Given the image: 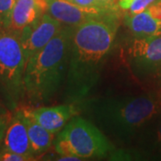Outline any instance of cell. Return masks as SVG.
<instances>
[{
  "label": "cell",
  "instance_id": "obj_6",
  "mask_svg": "<svg viewBox=\"0 0 161 161\" xmlns=\"http://www.w3.org/2000/svg\"><path fill=\"white\" fill-rule=\"evenodd\" d=\"M128 63L132 73L146 76L161 69V35L134 39L127 48Z\"/></svg>",
  "mask_w": 161,
  "mask_h": 161
},
{
  "label": "cell",
  "instance_id": "obj_9",
  "mask_svg": "<svg viewBox=\"0 0 161 161\" xmlns=\"http://www.w3.org/2000/svg\"><path fill=\"white\" fill-rule=\"evenodd\" d=\"M27 109L37 123L53 134L60 132L74 116L79 114V107L75 103Z\"/></svg>",
  "mask_w": 161,
  "mask_h": 161
},
{
  "label": "cell",
  "instance_id": "obj_23",
  "mask_svg": "<svg viewBox=\"0 0 161 161\" xmlns=\"http://www.w3.org/2000/svg\"><path fill=\"white\" fill-rule=\"evenodd\" d=\"M58 160L63 161H73V160H82V158H80L79 157H76L74 155H60L59 158H57Z\"/></svg>",
  "mask_w": 161,
  "mask_h": 161
},
{
  "label": "cell",
  "instance_id": "obj_22",
  "mask_svg": "<svg viewBox=\"0 0 161 161\" xmlns=\"http://www.w3.org/2000/svg\"><path fill=\"white\" fill-rule=\"evenodd\" d=\"M132 2V0H117V4H118L119 8L124 11H127L129 9Z\"/></svg>",
  "mask_w": 161,
  "mask_h": 161
},
{
  "label": "cell",
  "instance_id": "obj_5",
  "mask_svg": "<svg viewBox=\"0 0 161 161\" xmlns=\"http://www.w3.org/2000/svg\"><path fill=\"white\" fill-rule=\"evenodd\" d=\"M26 62L20 32L0 30V86L16 108L25 98L23 77Z\"/></svg>",
  "mask_w": 161,
  "mask_h": 161
},
{
  "label": "cell",
  "instance_id": "obj_7",
  "mask_svg": "<svg viewBox=\"0 0 161 161\" xmlns=\"http://www.w3.org/2000/svg\"><path fill=\"white\" fill-rule=\"evenodd\" d=\"M62 23L44 13L41 17L20 31L26 61L42 49L62 29Z\"/></svg>",
  "mask_w": 161,
  "mask_h": 161
},
{
  "label": "cell",
  "instance_id": "obj_14",
  "mask_svg": "<svg viewBox=\"0 0 161 161\" xmlns=\"http://www.w3.org/2000/svg\"><path fill=\"white\" fill-rule=\"evenodd\" d=\"M75 6L86 9L88 11L95 12L102 14H117V12L112 11L108 7L100 4L98 0H66Z\"/></svg>",
  "mask_w": 161,
  "mask_h": 161
},
{
  "label": "cell",
  "instance_id": "obj_20",
  "mask_svg": "<svg viewBox=\"0 0 161 161\" xmlns=\"http://www.w3.org/2000/svg\"><path fill=\"white\" fill-rule=\"evenodd\" d=\"M146 10L149 12L153 17L161 21V0L155 1Z\"/></svg>",
  "mask_w": 161,
  "mask_h": 161
},
{
  "label": "cell",
  "instance_id": "obj_21",
  "mask_svg": "<svg viewBox=\"0 0 161 161\" xmlns=\"http://www.w3.org/2000/svg\"><path fill=\"white\" fill-rule=\"evenodd\" d=\"M100 4H102L103 6L108 7V9L112 11L118 12V4H117V0H98Z\"/></svg>",
  "mask_w": 161,
  "mask_h": 161
},
{
  "label": "cell",
  "instance_id": "obj_2",
  "mask_svg": "<svg viewBox=\"0 0 161 161\" xmlns=\"http://www.w3.org/2000/svg\"><path fill=\"white\" fill-rule=\"evenodd\" d=\"M73 27H62L46 46L26 62L24 70L25 98L32 104L49 102L62 88L69 63Z\"/></svg>",
  "mask_w": 161,
  "mask_h": 161
},
{
  "label": "cell",
  "instance_id": "obj_11",
  "mask_svg": "<svg viewBox=\"0 0 161 161\" xmlns=\"http://www.w3.org/2000/svg\"><path fill=\"white\" fill-rule=\"evenodd\" d=\"M46 13L45 0H16L12 12L10 29L20 32Z\"/></svg>",
  "mask_w": 161,
  "mask_h": 161
},
{
  "label": "cell",
  "instance_id": "obj_4",
  "mask_svg": "<svg viewBox=\"0 0 161 161\" xmlns=\"http://www.w3.org/2000/svg\"><path fill=\"white\" fill-rule=\"evenodd\" d=\"M58 155H74L82 159L105 157L114 150L108 139L94 124L75 115L58 133L54 142Z\"/></svg>",
  "mask_w": 161,
  "mask_h": 161
},
{
  "label": "cell",
  "instance_id": "obj_13",
  "mask_svg": "<svg viewBox=\"0 0 161 161\" xmlns=\"http://www.w3.org/2000/svg\"><path fill=\"white\" fill-rule=\"evenodd\" d=\"M23 110L32 153L35 157L42 155L50 149L55 139V134L48 132L37 123L30 115L26 108H23Z\"/></svg>",
  "mask_w": 161,
  "mask_h": 161
},
{
  "label": "cell",
  "instance_id": "obj_8",
  "mask_svg": "<svg viewBox=\"0 0 161 161\" xmlns=\"http://www.w3.org/2000/svg\"><path fill=\"white\" fill-rule=\"evenodd\" d=\"M0 150H10L36 159L31 147L23 108L18 107L13 111L11 119L6 127Z\"/></svg>",
  "mask_w": 161,
  "mask_h": 161
},
{
  "label": "cell",
  "instance_id": "obj_18",
  "mask_svg": "<svg viewBox=\"0 0 161 161\" xmlns=\"http://www.w3.org/2000/svg\"><path fill=\"white\" fill-rule=\"evenodd\" d=\"M16 108L13 105L11 100L7 97L6 92L0 86V115L12 112Z\"/></svg>",
  "mask_w": 161,
  "mask_h": 161
},
{
  "label": "cell",
  "instance_id": "obj_17",
  "mask_svg": "<svg viewBox=\"0 0 161 161\" xmlns=\"http://www.w3.org/2000/svg\"><path fill=\"white\" fill-rule=\"evenodd\" d=\"M155 1L157 0H132L131 6L127 10V13L133 14L145 11Z\"/></svg>",
  "mask_w": 161,
  "mask_h": 161
},
{
  "label": "cell",
  "instance_id": "obj_19",
  "mask_svg": "<svg viewBox=\"0 0 161 161\" xmlns=\"http://www.w3.org/2000/svg\"><path fill=\"white\" fill-rule=\"evenodd\" d=\"M12 114H13V111L0 115V147H1V144H2V142H3L4 136H5L6 127H7L8 123H9L10 119H11Z\"/></svg>",
  "mask_w": 161,
  "mask_h": 161
},
{
  "label": "cell",
  "instance_id": "obj_24",
  "mask_svg": "<svg viewBox=\"0 0 161 161\" xmlns=\"http://www.w3.org/2000/svg\"><path fill=\"white\" fill-rule=\"evenodd\" d=\"M156 138H157L156 143H157V145H158V147H159V148L161 149V121H160L159 125H158V131H157Z\"/></svg>",
  "mask_w": 161,
  "mask_h": 161
},
{
  "label": "cell",
  "instance_id": "obj_15",
  "mask_svg": "<svg viewBox=\"0 0 161 161\" xmlns=\"http://www.w3.org/2000/svg\"><path fill=\"white\" fill-rule=\"evenodd\" d=\"M16 0H0V30L11 27L12 12Z\"/></svg>",
  "mask_w": 161,
  "mask_h": 161
},
{
  "label": "cell",
  "instance_id": "obj_16",
  "mask_svg": "<svg viewBox=\"0 0 161 161\" xmlns=\"http://www.w3.org/2000/svg\"><path fill=\"white\" fill-rule=\"evenodd\" d=\"M32 160L27 156L22 155L10 150H0V161H30Z\"/></svg>",
  "mask_w": 161,
  "mask_h": 161
},
{
  "label": "cell",
  "instance_id": "obj_12",
  "mask_svg": "<svg viewBox=\"0 0 161 161\" xmlns=\"http://www.w3.org/2000/svg\"><path fill=\"white\" fill-rule=\"evenodd\" d=\"M124 23L134 39H143L161 35V21L145 10L138 14L127 13Z\"/></svg>",
  "mask_w": 161,
  "mask_h": 161
},
{
  "label": "cell",
  "instance_id": "obj_1",
  "mask_svg": "<svg viewBox=\"0 0 161 161\" xmlns=\"http://www.w3.org/2000/svg\"><path fill=\"white\" fill-rule=\"evenodd\" d=\"M117 29V14L91 19L73 27L64 92L70 103L85 100L97 86Z\"/></svg>",
  "mask_w": 161,
  "mask_h": 161
},
{
  "label": "cell",
  "instance_id": "obj_3",
  "mask_svg": "<svg viewBox=\"0 0 161 161\" xmlns=\"http://www.w3.org/2000/svg\"><path fill=\"white\" fill-rule=\"evenodd\" d=\"M81 103L98 126L121 141L134 135L161 108L159 100L152 95L90 99Z\"/></svg>",
  "mask_w": 161,
  "mask_h": 161
},
{
  "label": "cell",
  "instance_id": "obj_10",
  "mask_svg": "<svg viewBox=\"0 0 161 161\" xmlns=\"http://www.w3.org/2000/svg\"><path fill=\"white\" fill-rule=\"evenodd\" d=\"M46 13L58 22L75 27L94 18L101 17L108 14H102L95 12L88 11L81 7L75 6L66 0H45Z\"/></svg>",
  "mask_w": 161,
  "mask_h": 161
}]
</instances>
